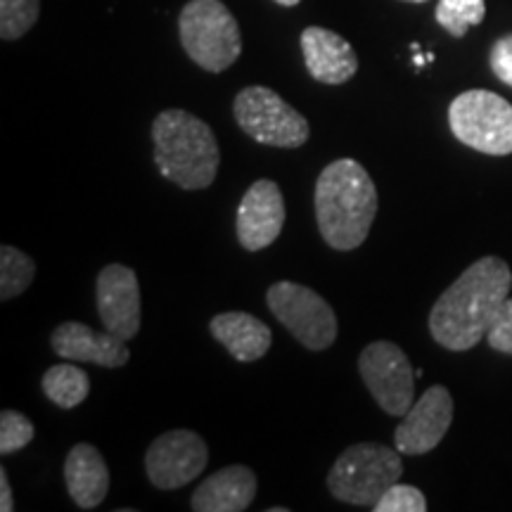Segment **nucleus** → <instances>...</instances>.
<instances>
[{"label":"nucleus","instance_id":"nucleus-1","mask_svg":"<svg viewBox=\"0 0 512 512\" xmlns=\"http://www.w3.org/2000/svg\"><path fill=\"white\" fill-rule=\"evenodd\" d=\"M512 271L501 256H482L437 299L430 311L434 342L448 351L477 347L508 299Z\"/></svg>","mask_w":512,"mask_h":512},{"label":"nucleus","instance_id":"nucleus-2","mask_svg":"<svg viewBox=\"0 0 512 512\" xmlns=\"http://www.w3.org/2000/svg\"><path fill=\"white\" fill-rule=\"evenodd\" d=\"M316 223L325 245L337 252L361 247L377 216V188L356 159H335L320 171L313 190Z\"/></svg>","mask_w":512,"mask_h":512},{"label":"nucleus","instance_id":"nucleus-3","mask_svg":"<svg viewBox=\"0 0 512 512\" xmlns=\"http://www.w3.org/2000/svg\"><path fill=\"white\" fill-rule=\"evenodd\" d=\"M157 171L181 190H204L219 176V140L207 121L185 110H166L152 124Z\"/></svg>","mask_w":512,"mask_h":512},{"label":"nucleus","instance_id":"nucleus-4","mask_svg":"<svg viewBox=\"0 0 512 512\" xmlns=\"http://www.w3.org/2000/svg\"><path fill=\"white\" fill-rule=\"evenodd\" d=\"M185 53L204 72L221 74L242 53L240 24L221 0H190L178 17Z\"/></svg>","mask_w":512,"mask_h":512},{"label":"nucleus","instance_id":"nucleus-5","mask_svg":"<svg viewBox=\"0 0 512 512\" xmlns=\"http://www.w3.org/2000/svg\"><path fill=\"white\" fill-rule=\"evenodd\" d=\"M403 475L401 453L396 448L363 441L339 453L328 472V489L337 501L373 508L384 491Z\"/></svg>","mask_w":512,"mask_h":512},{"label":"nucleus","instance_id":"nucleus-6","mask_svg":"<svg viewBox=\"0 0 512 512\" xmlns=\"http://www.w3.org/2000/svg\"><path fill=\"white\" fill-rule=\"evenodd\" d=\"M448 126L460 143L482 155H512V105L498 93H460L448 107Z\"/></svg>","mask_w":512,"mask_h":512},{"label":"nucleus","instance_id":"nucleus-7","mask_svg":"<svg viewBox=\"0 0 512 512\" xmlns=\"http://www.w3.org/2000/svg\"><path fill=\"white\" fill-rule=\"evenodd\" d=\"M233 117L254 143L294 150L311 136V126L302 112L266 86H247L233 102Z\"/></svg>","mask_w":512,"mask_h":512},{"label":"nucleus","instance_id":"nucleus-8","mask_svg":"<svg viewBox=\"0 0 512 512\" xmlns=\"http://www.w3.org/2000/svg\"><path fill=\"white\" fill-rule=\"evenodd\" d=\"M268 309L309 351H325L337 339V313L311 287L280 280L268 287Z\"/></svg>","mask_w":512,"mask_h":512},{"label":"nucleus","instance_id":"nucleus-9","mask_svg":"<svg viewBox=\"0 0 512 512\" xmlns=\"http://www.w3.org/2000/svg\"><path fill=\"white\" fill-rule=\"evenodd\" d=\"M358 373L384 413L403 418L411 411L418 375L399 344L384 339L368 344L358 356Z\"/></svg>","mask_w":512,"mask_h":512},{"label":"nucleus","instance_id":"nucleus-10","mask_svg":"<svg viewBox=\"0 0 512 512\" xmlns=\"http://www.w3.org/2000/svg\"><path fill=\"white\" fill-rule=\"evenodd\" d=\"M209 463V446L192 430H171L152 441L145 453V472L162 491L183 489L202 475Z\"/></svg>","mask_w":512,"mask_h":512},{"label":"nucleus","instance_id":"nucleus-11","mask_svg":"<svg viewBox=\"0 0 512 512\" xmlns=\"http://www.w3.org/2000/svg\"><path fill=\"white\" fill-rule=\"evenodd\" d=\"M285 219L287 209L280 185L268 178H259L249 185L240 200L238 219H235L238 242L247 252H261L280 238Z\"/></svg>","mask_w":512,"mask_h":512},{"label":"nucleus","instance_id":"nucleus-12","mask_svg":"<svg viewBox=\"0 0 512 512\" xmlns=\"http://www.w3.org/2000/svg\"><path fill=\"white\" fill-rule=\"evenodd\" d=\"M453 422V396L446 387L434 384L403 415L394 432V446L401 456H425L446 437Z\"/></svg>","mask_w":512,"mask_h":512},{"label":"nucleus","instance_id":"nucleus-13","mask_svg":"<svg viewBox=\"0 0 512 512\" xmlns=\"http://www.w3.org/2000/svg\"><path fill=\"white\" fill-rule=\"evenodd\" d=\"M98 316L102 328L128 342L140 332L143 304H140V283L133 268L124 264L105 266L98 275Z\"/></svg>","mask_w":512,"mask_h":512},{"label":"nucleus","instance_id":"nucleus-14","mask_svg":"<svg viewBox=\"0 0 512 512\" xmlns=\"http://www.w3.org/2000/svg\"><path fill=\"white\" fill-rule=\"evenodd\" d=\"M50 347L64 361L95 363L100 368H124L131 358L126 342L110 330H93L88 325L67 320L50 335Z\"/></svg>","mask_w":512,"mask_h":512},{"label":"nucleus","instance_id":"nucleus-15","mask_svg":"<svg viewBox=\"0 0 512 512\" xmlns=\"http://www.w3.org/2000/svg\"><path fill=\"white\" fill-rule=\"evenodd\" d=\"M299 43H302L306 69H309L313 81L325 83V86H342L356 76V50L335 31L309 27L302 31Z\"/></svg>","mask_w":512,"mask_h":512},{"label":"nucleus","instance_id":"nucleus-16","mask_svg":"<svg viewBox=\"0 0 512 512\" xmlns=\"http://www.w3.org/2000/svg\"><path fill=\"white\" fill-rule=\"evenodd\" d=\"M256 475L247 465H228L204 479L192 494L195 512H242L254 503Z\"/></svg>","mask_w":512,"mask_h":512},{"label":"nucleus","instance_id":"nucleus-17","mask_svg":"<svg viewBox=\"0 0 512 512\" xmlns=\"http://www.w3.org/2000/svg\"><path fill=\"white\" fill-rule=\"evenodd\" d=\"M64 482L81 510H93L110 494V470L93 444H76L64 460Z\"/></svg>","mask_w":512,"mask_h":512},{"label":"nucleus","instance_id":"nucleus-18","mask_svg":"<svg viewBox=\"0 0 512 512\" xmlns=\"http://www.w3.org/2000/svg\"><path fill=\"white\" fill-rule=\"evenodd\" d=\"M209 332L240 363L259 361L273 344L271 328H268L264 320L245 311L219 313V316L211 318Z\"/></svg>","mask_w":512,"mask_h":512},{"label":"nucleus","instance_id":"nucleus-19","mask_svg":"<svg viewBox=\"0 0 512 512\" xmlns=\"http://www.w3.org/2000/svg\"><path fill=\"white\" fill-rule=\"evenodd\" d=\"M41 387L48 401H53L57 408L72 411V408L81 406L88 399V394H91V377H88L86 370L64 361L46 370Z\"/></svg>","mask_w":512,"mask_h":512},{"label":"nucleus","instance_id":"nucleus-20","mask_svg":"<svg viewBox=\"0 0 512 512\" xmlns=\"http://www.w3.org/2000/svg\"><path fill=\"white\" fill-rule=\"evenodd\" d=\"M36 278V264L22 249L3 245L0 247V299L10 302L29 290Z\"/></svg>","mask_w":512,"mask_h":512},{"label":"nucleus","instance_id":"nucleus-21","mask_svg":"<svg viewBox=\"0 0 512 512\" xmlns=\"http://www.w3.org/2000/svg\"><path fill=\"white\" fill-rule=\"evenodd\" d=\"M434 17L439 27L446 29L453 38H463L470 27L484 22L486 3L484 0H439Z\"/></svg>","mask_w":512,"mask_h":512},{"label":"nucleus","instance_id":"nucleus-22","mask_svg":"<svg viewBox=\"0 0 512 512\" xmlns=\"http://www.w3.org/2000/svg\"><path fill=\"white\" fill-rule=\"evenodd\" d=\"M41 15V0H0V36L17 41L34 27Z\"/></svg>","mask_w":512,"mask_h":512},{"label":"nucleus","instance_id":"nucleus-23","mask_svg":"<svg viewBox=\"0 0 512 512\" xmlns=\"http://www.w3.org/2000/svg\"><path fill=\"white\" fill-rule=\"evenodd\" d=\"M36 437V427L27 415L5 408L0 413V453L10 456V453L22 451L24 446H29Z\"/></svg>","mask_w":512,"mask_h":512},{"label":"nucleus","instance_id":"nucleus-24","mask_svg":"<svg viewBox=\"0 0 512 512\" xmlns=\"http://www.w3.org/2000/svg\"><path fill=\"white\" fill-rule=\"evenodd\" d=\"M427 510V498L420 489H415L411 484H399L389 486L384 491L380 501L373 505V512H425Z\"/></svg>","mask_w":512,"mask_h":512},{"label":"nucleus","instance_id":"nucleus-25","mask_svg":"<svg viewBox=\"0 0 512 512\" xmlns=\"http://www.w3.org/2000/svg\"><path fill=\"white\" fill-rule=\"evenodd\" d=\"M486 342L494 351L512 356V297L505 299L501 309L496 311L494 320H491L489 332H486Z\"/></svg>","mask_w":512,"mask_h":512},{"label":"nucleus","instance_id":"nucleus-26","mask_svg":"<svg viewBox=\"0 0 512 512\" xmlns=\"http://www.w3.org/2000/svg\"><path fill=\"white\" fill-rule=\"evenodd\" d=\"M491 72L501 79L505 86L512 88V34L498 38L489 55Z\"/></svg>","mask_w":512,"mask_h":512},{"label":"nucleus","instance_id":"nucleus-27","mask_svg":"<svg viewBox=\"0 0 512 512\" xmlns=\"http://www.w3.org/2000/svg\"><path fill=\"white\" fill-rule=\"evenodd\" d=\"M0 510H3V512L15 510V501H12V489H10V479H8V472H5V470H0Z\"/></svg>","mask_w":512,"mask_h":512},{"label":"nucleus","instance_id":"nucleus-28","mask_svg":"<svg viewBox=\"0 0 512 512\" xmlns=\"http://www.w3.org/2000/svg\"><path fill=\"white\" fill-rule=\"evenodd\" d=\"M278 5H283V8H294V5H299L302 0H275Z\"/></svg>","mask_w":512,"mask_h":512},{"label":"nucleus","instance_id":"nucleus-29","mask_svg":"<svg viewBox=\"0 0 512 512\" xmlns=\"http://www.w3.org/2000/svg\"><path fill=\"white\" fill-rule=\"evenodd\" d=\"M425 60H427V57H422L420 53H415V57H413V62H415V67H422V64H425Z\"/></svg>","mask_w":512,"mask_h":512},{"label":"nucleus","instance_id":"nucleus-30","mask_svg":"<svg viewBox=\"0 0 512 512\" xmlns=\"http://www.w3.org/2000/svg\"><path fill=\"white\" fill-rule=\"evenodd\" d=\"M406 3H427V0H406Z\"/></svg>","mask_w":512,"mask_h":512}]
</instances>
